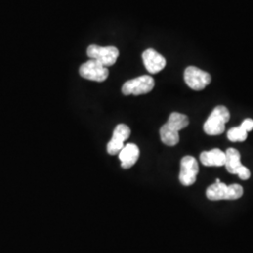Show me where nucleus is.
<instances>
[{
    "instance_id": "nucleus-15",
    "label": "nucleus",
    "mask_w": 253,
    "mask_h": 253,
    "mask_svg": "<svg viewBox=\"0 0 253 253\" xmlns=\"http://www.w3.org/2000/svg\"><path fill=\"white\" fill-rule=\"evenodd\" d=\"M237 175L242 180H248L251 177V171L247 167L243 166L237 172Z\"/></svg>"
},
{
    "instance_id": "nucleus-10",
    "label": "nucleus",
    "mask_w": 253,
    "mask_h": 253,
    "mask_svg": "<svg viewBox=\"0 0 253 253\" xmlns=\"http://www.w3.org/2000/svg\"><path fill=\"white\" fill-rule=\"evenodd\" d=\"M143 61L145 69L151 74L162 72L166 66V59L154 49H147L143 53Z\"/></svg>"
},
{
    "instance_id": "nucleus-3",
    "label": "nucleus",
    "mask_w": 253,
    "mask_h": 253,
    "mask_svg": "<svg viewBox=\"0 0 253 253\" xmlns=\"http://www.w3.org/2000/svg\"><path fill=\"white\" fill-rule=\"evenodd\" d=\"M242 195L243 188L239 184H232L228 186L222 182H215L207 190V197L211 201L239 199Z\"/></svg>"
},
{
    "instance_id": "nucleus-8",
    "label": "nucleus",
    "mask_w": 253,
    "mask_h": 253,
    "mask_svg": "<svg viewBox=\"0 0 253 253\" xmlns=\"http://www.w3.org/2000/svg\"><path fill=\"white\" fill-rule=\"evenodd\" d=\"M199 172V165L195 158L186 156L181 160L179 180L182 185L189 187L195 183Z\"/></svg>"
},
{
    "instance_id": "nucleus-6",
    "label": "nucleus",
    "mask_w": 253,
    "mask_h": 253,
    "mask_svg": "<svg viewBox=\"0 0 253 253\" xmlns=\"http://www.w3.org/2000/svg\"><path fill=\"white\" fill-rule=\"evenodd\" d=\"M184 79L191 89L200 91L205 89L210 84L211 76L209 73L200 70L197 67L190 66L185 70Z\"/></svg>"
},
{
    "instance_id": "nucleus-7",
    "label": "nucleus",
    "mask_w": 253,
    "mask_h": 253,
    "mask_svg": "<svg viewBox=\"0 0 253 253\" xmlns=\"http://www.w3.org/2000/svg\"><path fill=\"white\" fill-rule=\"evenodd\" d=\"M79 73L86 80L99 83L105 81L109 76L108 69L94 59H89L83 64L79 69Z\"/></svg>"
},
{
    "instance_id": "nucleus-16",
    "label": "nucleus",
    "mask_w": 253,
    "mask_h": 253,
    "mask_svg": "<svg viewBox=\"0 0 253 253\" xmlns=\"http://www.w3.org/2000/svg\"><path fill=\"white\" fill-rule=\"evenodd\" d=\"M240 126L242 127V128H244L245 130L247 131V132H249V131H251V130H253V119H251V118H247V119H245L244 121L242 122V124L240 125Z\"/></svg>"
},
{
    "instance_id": "nucleus-11",
    "label": "nucleus",
    "mask_w": 253,
    "mask_h": 253,
    "mask_svg": "<svg viewBox=\"0 0 253 253\" xmlns=\"http://www.w3.org/2000/svg\"><path fill=\"white\" fill-rule=\"evenodd\" d=\"M118 156L122 168L128 169L137 163L140 156V150L139 147L134 144H127L124 145V147L118 153Z\"/></svg>"
},
{
    "instance_id": "nucleus-14",
    "label": "nucleus",
    "mask_w": 253,
    "mask_h": 253,
    "mask_svg": "<svg viewBox=\"0 0 253 253\" xmlns=\"http://www.w3.org/2000/svg\"><path fill=\"white\" fill-rule=\"evenodd\" d=\"M227 137L232 142H244L248 138V132L241 126H235L228 130Z\"/></svg>"
},
{
    "instance_id": "nucleus-1",
    "label": "nucleus",
    "mask_w": 253,
    "mask_h": 253,
    "mask_svg": "<svg viewBox=\"0 0 253 253\" xmlns=\"http://www.w3.org/2000/svg\"><path fill=\"white\" fill-rule=\"evenodd\" d=\"M190 120L186 115L180 113H172L166 124H164L161 129V140L164 145L173 146L179 143V131L189 126Z\"/></svg>"
},
{
    "instance_id": "nucleus-9",
    "label": "nucleus",
    "mask_w": 253,
    "mask_h": 253,
    "mask_svg": "<svg viewBox=\"0 0 253 253\" xmlns=\"http://www.w3.org/2000/svg\"><path fill=\"white\" fill-rule=\"evenodd\" d=\"M130 135V128L125 124L116 126L113 137L107 145V152L110 155H117L124 147V142Z\"/></svg>"
},
{
    "instance_id": "nucleus-2",
    "label": "nucleus",
    "mask_w": 253,
    "mask_h": 253,
    "mask_svg": "<svg viewBox=\"0 0 253 253\" xmlns=\"http://www.w3.org/2000/svg\"><path fill=\"white\" fill-rule=\"evenodd\" d=\"M230 119L229 110L222 105L217 106L204 124L205 132L210 136L220 135L225 130V124Z\"/></svg>"
},
{
    "instance_id": "nucleus-13",
    "label": "nucleus",
    "mask_w": 253,
    "mask_h": 253,
    "mask_svg": "<svg viewBox=\"0 0 253 253\" xmlns=\"http://www.w3.org/2000/svg\"><path fill=\"white\" fill-rule=\"evenodd\" d=\"M226 170L232 174H237L238 171L244 166L241 163V156L235 148H228L225 152Z\"/></svg>"
},
{
    "instance_id": "nucleus-4",
    "label": "nucleus",
    "mask_w": 253,
    "mask_h": 253,
    "mask_svg": "<svg viewBox=\"0 0 253 253\" xmlns=\"http://www.w3.org/2000/svg\"><path fill=\"white\" fill-rule=\"evenodd\" d=\"M87 55L90 59H94L100 62L101 65L107 68L110 66H113L117 62L119 51L115 46L101 47L96 44H92L87 48Z\"/></svg>"
},
{
    "instance_id": "nucleus-5",
    "label": "nucleus",
    "mask_w": 253,
    "mask_h": 253,
    "mask_svg": "<svg viewBox=\"0 0 253 253\" xmlns=\"http://www.w3.org/2000/svg\"><path fill=\"white\" fill-rule=\"evenodd\" d=\"M155 86V81L149 75H143L126 81L122 86V93L126 96L128 95H143L152 90Z\"/></svg>"
},
{
    "instance_id": "nucleus-12",
    "label": "nucleus",
    "mask_w": 253,
    "mask_h": 253,
    "mask_svg": "<svg viewBox=\"0 0 253 253\" xmlns=\"http://www.w3.org/2000/svg\"><path fill=\"white\" fill-rule=\"evenodd\" d=\"M200 160L205 166L221 167L225 164V152L218 148H214L210 151H204L200 155Z\"/></svg>"
}]
</instances>
